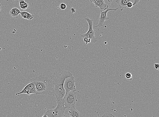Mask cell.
Returning a JSON list of instances; mask_svg holds the SVG:
<instances>
[{"label":"cell","mask_w":159,"mask_h":117,"mask_svg":"<svg viewBox=\"0 0 159 117\" xmlns=\"http://www.w3.org/2000/svg\"><path fill=\"white\" fill-rule=\"evenodd\" d=\"M62 117H70L69 115L68 114H64V115H63V116H62Z\"/></svg>","instance_id":"22"},{"label":"cell","mask_w":159,"mask_h":117,"mask_svg":"<svg viewBox=\"0 0 159 117\" xmlns=\"http://www.w3.org/2000/svg\"><path fill=\"white\" fill-rule=\"evenodd\" d=\"M133 6V2H129L127 4V8H132Z\"/></svg>","instance_id":"19"},{"label":"cell","mask_w":159,"mask_h":117,"mask_svg":"<svg viewBox=\"0 0 159 117\" xmlns=\"http://www.w3.org/2000/svg\"><path fill=\"white\" fill-rule=\"evenodd\" d=\"M90 3L93 4L96 8H99L101 10H106L108 5L104 1V0H90Z\"/></svg>","instance_id":"10"},{"label":"cell","mask_w":159,"mask_h":117,"mask_svg":"<svg viewBox=\"0 0 159 117\" xmlns=\"http://www.w3.org/2000/svg\"></svg>","instance_id":"29"},{"label":"cell","mask_w":159,"mask_h":117,"mask_svg":"<svg viewBox=\"0 0 159 117\" xmlns=\"http://www.w3.org/2000/svg\"><path fill=\"white\" fill-rule=\"evenodd\" d=\"M85 20L88 23V30L86 33L81 34V37L83 38H87L90 39L91 43H96L98 39L95 37V31L93 29V20L89 18L86 17Z\"/></svg>","instance_id":"5"},{"label":"cell","mask_w":159,"mask_h":117,"mask_svg":"<svg viewBox=\"0 0 159 117\" xmlns=\"http://www.w3.org/2000/svg\"><path fill=\"white\" fill-rule=\"evenodd\" d=\"M154 67L156 69L159 70V64L158 63H155L154 64Z\"/></svg>","instance_id":"21"},{"label":"cell","mask_w":159,"mask_h":117,"mask_svg":"<svg viewBox=\"0 0 159 117\" xmlns=\"http://www.w3.org/2000/svg\"><path fill=\"white\" fill-rule=\"evenodd\" d=\"M20 10L18 8H13L11 10L10 14L11 16L14 18H18L20 16Z\"/></svg>","instance_id":"12"},{"label":"cell","mask_w":159,"mask_h":117,"mask_svg":"<svg viewBox=\"0 0 159 117\" xmlns=\"http://www.w3.org/2000/svg\"><path fill=\"white\" fill-rule=\"evenodd\" d=\"M47 117V116H46V115H45V114H44V115H43V116H42V117Z\"/></svg>","instance_id":"25"},{"label":"cell","mask_w":159,"mask_h":117,"mask_svg":"<svg viewBox=\"0 0 159 117\" xmlns=\"http://www.w3.org/2000/svg\"><path fill=\"white\" fill-rule=\"evenodd\" d=\"M64 113L67 114L71 117H83L81 113L75 108V106L66 108Z\"/></svg>","instance_id":"9"},{"label":"cell","mask_w":159,"mask_h":117,"mask_svg":"<svg viewBox=\"0 0 159 117\" xmlns=\"http://www.w3.org/2000/svg\"><path fill=\"white\" fill-rule=\"evenodd\" d=\"M19 5L20 8L23 10L28 9L29 8V5L25 2L24 0H19Z\"/></svg>","instance_id":"14"},{"label":"cell","mask_w":159,"mask_h":117,"mask_svg":"<svg viewBox=\"0 0 159 117\" xmlns=\"http://www.w3.org/2000/svg\"><path fill=\"white\" fill-rule=\"evenodd\" d=\"M35 84L36 95L53 96V85L52 81L48 77L40 75L31 80Z\"/></svg>","instance_id":"1"},{"label":"cell","mask_w":159,"mask_h":117,"mask_svg":"<svg viewBox=\"0 0 159 117\" xmlns=\"http://www.w3.org/2000/svg\"><path fill=\"white\" fill-rule=\"evenodd\" d=\"M13 0L14 1H17V0Z\"/></svg>","instance_id":"28"},{"label":"cell","mask_w":159,"mask_h":117,"mask_svg":"<svg viewBox=\"0 0 159 117\" xmlns=\"http://www.w3.org/2000/svg\"><path fill=\"white\" fill-rule=\"evenodd\" d=\"M129 2H133V0H116V2L119 5L120 9L121 11H123V10L127 8V4Z\"/></svg>","instance_id":"11"},{"label":"cell","mask_w":159,"mask_h":117,"mask_svg":"<svg viewBox=\"0 0 159 117\" xmlns=\"http://www.w3.org/2000/svg\"><path fill=\"white\" fill-rule=\"evenodd\" d=\"M102 117H116L115 115H113L110 113H107L103 114Z\"/></svg>","instance_id":"16"},{"label":"cell","mask_w":159,"mask_h":117,"mask_svg":"<svg viewBox=\"0 0 159 117\" xmlns=\"http://www.w3.org/2000/svg\"><path fill=\"white\" fill-rule=\"evenodd\" d=\"M71 12L73 13H74L75 12V9L74 8H72L71 9Z\"/></svg>","instance_id":"23"},{"label":"cell","mask_w":159,"mask_h":117,"mask_svg":"<svg viewBox=\"0 0 159 117\" xmlns=\"http://www.w3.org/2000/svg\"><path fill=\"white\" fill-rule=\"evenodd\" d=\"M75 80L74 77H72L67 78L65 80L63 84L64 89L66 91V94L71 91H76V88Z\"/></svg>","instance_id":"6"},{"label":"cell","mask_w":159,"mask_h":117,"mask_svg":"<svg viewBox=\"0 0 159 117\" xmlns=\"http://www.w3.org/2000/svg\"><path fill=\"white\" fill-rule=\"evenodd\" d=\"M20 15L22 18L28 20H32L34 17V15H33L31 14L28 12L26 11L21 12Z\"/></svg>","instance_id":"13"},{"label":"cell","mask_w":159,"mask_h":117,"mask_svg":"<svg viewBox=\"0 0 159 117\" xmlns=\"http://www.w3.org/2000/svg\"><path fill=\"white\" fill-rule=\"evenodd\" d=\"M1 6V4L0 3V6Z\"/></svg>","instance_id":"27"},{"label":"cell","mask_w":159,"mask_h":117,"mask_svg":"<svg viewBox=\"0 0 159 117\" xmlns=\"http://www.w3.org/2000/svg\"><path fill=\"white\" fill-rule=\"evenodd\" d=\"M108 1V2H109V4H111L112 2H113V0H107Z\"/></svg>","instance_id":"24"},{"label":"cell","mask_w":159,"mask_h":117,"mask_svg":"<svg viewBox=\"0 0 159 117\" xmlns=\"http://www.w3.org/2000/svg\"><path fill=\"white\" fill-rule=\"evenodd\" d=\"M1 11V7L0 6V12Z\"/></svg>","instance_id":"26"},{"label":"cell","mask_w":159,"mask_h":117,"mask_svg":"<svg viewBox=\"0 0 159 117\" xmlns=\"http://www.w3.org/2000/svg\"><path fill=\"white\" fill-rule=\"evenodd\" d=\"M125 77L126 79L128 81H131L132 80V76L131 73H127L125 74Z\"/></svg>","instance_id":"15"},{"label":"cell","mask_w":159,"mask_h":117,"mask_svg":"<svg viewBox=\"0 0 159 117\" xmlns=\"http://www.w3.org/2000/svg\"><path fill=\"white\" fill-rule=\"evenodd\" d=\"M83 39H84V42L86 44H87L89 43H91V40L90 39L87 38H84Z\"/></svg>","instance_id":"18"},{"label":"cell","mask_w":159,"mask_h":117,"mask_svg":"<svg viewBox=\"0 0 159 117\" xmlns=\"http://www.w3.org/2000/svg\"><path fill=\"white\" fill-rule=\"evenodd\" d=\"M118 9V8H115V9L108 8L106 10H105L104 11H102L101 10V15H100V17L99 18L98 23L97 25L95 26V27H103L105 20H109L110 18L109 17L107 16L108 12L109 11H116Z\"/></svg>","instance_id":"7"},{"label":"cell","mask_w":159,"mask_h":117,"mask_svg":"<svg viewBox=\"0 0 159 117\" xmlns=\"http://www.w3.org/2000/svg\"><path fill=\"white\" fill-rule=\"evenodd\" d=\"M62 100L66 108H71L75 106V104L77 101L76 92L75 91L69 92L65 95Z\"/></svg>","instance_id":"4"},{"label":"cell","mask_w":159,"mask_h":117,"mask_svg":"<svg viewBox=\"0 0 159 117\" xmlns=\"http://www.w3.org/2000/svg\"><path fill=\"white\" fill-rule=\"evenodd\" d=\"M63 100L57 101V105L54 109L49 110L45 113L48 117H62L66 110Z\"/></svg>","instance_id":"3"},{"label":"cell","mask_w":159,"mask_h":117,"mask_svg":"<svg viewBox=\"0 0 159 117\" xmlns=\"http://www.w3.org/2000/svg\"><path fill=\"white\" fill-rule=\"evenodd\" d=\"M72 73L67 70H63L58 76L52 81L53 85V94L57 101L62 100L66 95V92L63 87L65 80L69 77H73Z\"/></svg>","instance_id":"2"},{"label":"cell","mask_w":159,"mask_h":117,"mask_svg":"<svg viewBox=\"0 0 159 117\" xmlns=\"http://www.w3.org/2000/svg\"><path fill=\"white\" fill-rule=\"evenodd\" d=\"M60 8L62 10H64L67 8V5L64 3H62L60 5Z\"/></svg>","instance_id":"17"},{"label":"cell","mask_w":159,"mask_h":117,"mask_svg":"<svg viewBox=\"0 0 159 117\" xmlns=\"http://www.w3.org/2000/svg\"><path fill=\"white\" fill-rule=\"evenodd\" d=\"M133 0L134 2L133 3V5L134 6V5H135L137 4L141 0Z\"/></svg>","instance_id":"20"},{"label":"cell","mask_w":159,"mask_h":117,"mask_svg":"<svg viewBox=\"0 0 159 117\" xmlns=\"http://www.w3.org/2000/svg\"><path fill=\"white\" fill-rule=\"evenodd\" d=\"M22 94H26L28 95H30L31 94H36V89L35 84L32 81L25 86L24 88L21 91L16 93V95H18Z\"/></svg>","instance_id":"8"}]
</instances>
